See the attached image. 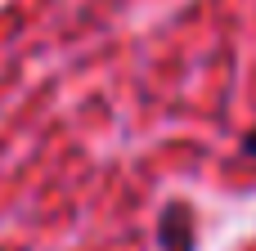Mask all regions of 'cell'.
<instances>
[{
	"label": "cell",
	"instance_id": "6da1fadb",
	"mask_svg": "<svg viewBox=\"0 0 256 251\" xmlns=\"http://www.w3.org/2000/svg\"><path fill=\"white\" fill-rule=\"evenodd\" d=\"M162 243H166V251H189L194 247V220H189L184 207H171L162 216Z\"/></svg>",
	"mask_w": 256,
	"mask_h": 251
},
{
	"label": "cell",
	"instance_id": "7a4b0ae2",
	"mask_svg": "<svg viewBox=\"0 0 256 251\" xmlns=\"http://www.w3.org/2000/svg\"><path fill=\"white\" fill-rule=\"evenodd\" d=\"M243 148H248V153H256V130L248 135V139H243Z\"/></svg>",
	"mask_w": 256,
	"mask_h": 251
}]
</instances>
